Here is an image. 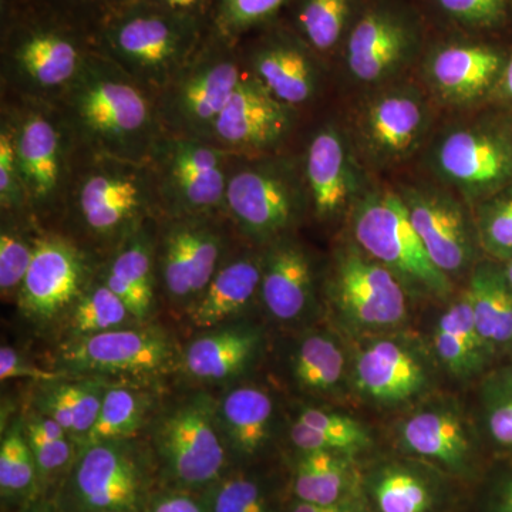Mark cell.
Instances as JSON below:
<instances>
[{
    "label": "cell",
    "mask_w": 512,
    "mask_h": 512,
    "mask_svg": "<svg viewBox=\"0 0 512 512\" xmlns=\"http://www.w3.org/2000/svg\"><path fill=\"white\" fill-rule=\"evenodd\" d=\"M55 104L86 153L148 163L164 136L154 97L96 47Z\"/></svg>",
    "instance_id": "6da1fadb"
},
{
    "label": "cell",
    "mask_w": 512,
    "mask_h": 512,
    "mask_svg": "<svg viewBox=\"0 0 512 512\" xmlns=\"http://www.w3.org/2000/svg\"><path fill=\"white\" fill-rule=\"evenodd\" d=\"M208 33V26L148 0H126L101 15L93 45L156 100Z\"/></svg>",
    "instance_id": "7a4b0ae2"
},
{
    "label": "cell",
    "mask_w": 512,
    "mask_h": 512,
    "mask_svg": "<svg viewBox=\"0 0 512 512\" xmlns=\"http://www.w3.org/2000/svg\"><path fill=\"white\" fill-rule=\"evenodd\" d=\"M64 207L90 237L114 241L116 245L144 222L161 214L148 163L82 150Z\"/></svg>",
    "instance_id": "3957f363"
},
{
    "label": "cell",
    "mask_w": 512,
    "mask_h": 512,
    "mask_svg": "<svg viewBox=\"0 0 512 512\" xmlns=\"http://www.w3.org/2000/svg\"><path fill=\"white\" fill-rule=\"evenodd\" d=\"M245 73L237 43L210 30L190 62L156 96L163 133L208 141Z\"/></svg>",
    "instance_id": "277c9868"
},
{
    "label": "cell",
    "mask_w": 512,
    "mask_h": 512,
    "mask_svg": "<svg viewBox=\"0 0 512 512\" xmlns=\"http://www.w3.org/2000/svg\"><path fill=\"white\" fill-rule=\"evenodd\" d=\"M2 119L12 130L29 212L64 207L80 150L62 111L47 101L19 97L3 109Z\"/></svg>",
    "instance_id": "5b68a950"
},
{
    "label": "cell",
    "mask_w": 512,
    "mask_h": 512,
    "mask_svg": "<svg viewBox=\"0 0 512 512\" xmlns=\"http://www.w3.org/2000/svg\"><path fill=\"white\" fill-rule=\"evenodd\" d=\"M73 26L53 16H25L3 40V80L22 99L55 104L93 50Z\"/></svg>",
    "instance_id": "8992f818"
},
{
    "label": "cell",
    "mask_w": 512,
    "mask_h": 512,
    "mask_svg": "<svg viewBox=\"0 0 512 512\" xmlns=\"http://www.w3.org/2000/svg\"><path fill=\"white\" fill-rule=\"evenodd\" d=\"M308 200L305 178L285 160L232 156L224 214L247 237L278 241Z\"/></svg>",
    "instance_id": "52a82bcc"
},
{
    "label": "cell",
    "mask_w": 512,
    "mask_h": 512,
    "mask_svg": "<svg viewBox=\"0 0 512 512\" xmlns=\"http://www.w3.org/2000/svg\"><path fill=\"white\" fill-rule=\"evenodd\" d=\"M231 158L208 141L164 134L148 158L163 217L224 214Z\"/></svg>",
    "instance_id": "ba28073f"
},
{
    "label": "cell",
    "mask_w": 512,
    "mask_h": 512,
    "mask_svg": "<svg viewBox=\"0 0 512 512\" xmlns=\"http://www.w3.org/2000/svg\"><path fill=\"white\" fill-rule=\"evenodd\" d=\"M353 232L363 251L397 278L437 295L450 289L447 275L431 261L397 192L366 195L353 215Z\"/></svg>",
    "instance_id": "9c48e42d"
},
{
    "label": "cell",
    "mask_w": 512,
    "mask_h": 512,
    "mask_svg": "<svg viewBox=\"0 0 512 512\" xmlns=\"http://www.w3.org/2000/svg\"><path fill=\"white\" fill-rule=\"evenodd\" d=\"M221 217L224 214L164 217L157 241V275L174 303L190 308L224 262Z\"/></svg>",
    "instance_id": "30bf717a"
},
{
    "label": "cell",
    "mask_w": 512,
    "mask_h": 512,
    "mask_svg": "<svg viewBox=\"0 0 512 512\" xmlns=\"http://www.w3.org/2000/svg\"><path fill=\"white\" fill-rule=\"evenodd\" d=\"M220 429L217 409L207 397H195L164 417L157 446L175 480L204 485L220 477L225 466Z\"/></svg>",
    "instance_id": "8fae6325"
},
{
    "label": "cell",
    "mask_w": 512,
    "mask_h": 512,
    "mask_svg": "<svg viewBox=\"0 0 512 512\" xmlns=\"http://www.w3.org/2000/svg\"><path fill=\"white\" fill-rule=\"evenodd\" d=\"M92 281L89 259L79 245L62 235H39L18 295L20 311L36 322H50L70 312Z\"/></svg>",
    "instance_id": "7c38bea8"
},
{
    "label": "cell",
    "mask_w": 512,
    "mask_h": 512,
    "mask_svg": "<svg viewBox=\"0 0 512 512\" xmlns=\"http://www.w3.org/2000/svg\"><path fill=\"white\" fill-rule=\"evenodd\" d=\"M293 110L247 72L218 117L208 143L231 156H265L291 134Z\"/></svg>",
    "instance_id": "4fadbf2b"
},
{
    "label": "cell",
    "mask_w": 512,
    "mask_h": 512,
    "mask_svg": "<svg viewBox=\"0 0 512 512\" xmlns=\"http://www.w3.org/2000/svg\"><path fill=\"white\" fill-rule=\"evenodd\" d=\"M62 359L76 372L154 375L173 363L174 348L158 330L121 328L74 339Z\"/></svg>",
    "instance_id": "5bb4252c"
},
{
    "label": "cell",
    "mask_w": 512,
    "mask_h": 512,
    "mask_svg": "<svg viewBox=\"0 0 512 512\" xmlns=\"http://www.w3.org/2000/svg\"><path fill=\"white\" fill-rule=\"evenodd\" d=\"M335 296L346 318L366 328L394 326L406 316V293L400 279L386 266L359 252L340 256Z\"/></svg>",
    "instance_id": "9a60e30c"
},
{
    "label": "cell",
    "mask_w": 512,
    "mask_h": 512,
    "mask_svg": "<svg viewBox=\"0 0 512 512\" xmlns=\"http://www.w3.org/2000/svg\"><path fill=\"white\" fill-rule=\"evenodd\" d=\"M416 45L417 30L409 16L376 6L366 10L350 30L346 62L359 82L376 83L397 72Z\"/></svg>",
    "instance_id": "2e32d148"
},
{
    "label": "cell",
    "mask_w": 512,
    "mask_h": 512,
    "mask_svg": "<svg viewBox=\"0 0 512 512\" xmlns=\"http://www.w3.org/2000/svg\"><path fill=\"white\" fill-rule=\"evenodd\" d=\"M312 52L296 33L272 30L249 50L247 72L276 100L295 109L312 100L318 90Z\"/></svg>",
    "instance_id": "e0dca14e"
},
{
    "label": "cell",
    "mask_w": 512,
    "mask_h": 512,
    "mask_svg": "<svg viewBox=\"0 0 512 512\" xmlns=\"http://www.w3.org/2000/svg\"><path fill=\"white\" fill-rule=\"evenodd\" d=\"M426 127V104L412 89H393L370 100L359 121L363 147L382 164L409 157Z\"/></svg>",
    "instance_id": "ac0fdd59"
},
{
    "label": "cell",
    "mask_w": 512,
    "mask_h": 512,
    "mask_svg": "<svg viewBox=\"0 0 512 512\" xmlns=\"http://www.w3.org/2000/svg\"><path fill=\"white\" fill-rule=\"evenodd\" d=\"M400 195L433 264L446 275L466 269L471 256L470 232L458 202L427 188H404Z\"/></svg>",
    "instance_id": "d6986e66"
},
{
    "label": "cell",
    "mask_w": 512,
    "mask_h": 512,
    "mask_svg": "<svg viewBox=\"0 0 512 512\" xmlns=\"http://www.w3.org/2000/svg\"><path fill=\"white\" fill-rule=\"evenodd\" d=\"M73 481L80 504L92 512L131 510L140 498V471L120 441L84 447Z\"/></svg>",
    "instance_id": "ffe728a7"
},
{
    "label": "cell",
    "mask_w": 512,
    "mask_h": 512,
    "mask_svg": "<svg viewBox=\"0 0 512 512\" xmlns=\"http://www.w3.org/2000/svg\"><path fill=\"white\" fill-rule=\"evenodd\" d=\"M441 177L464 194L476 195L500 184L511 170L507 148L477 128L450 131L436 148Z\"/></svg>",
    "instance_id": "44dd1931"
},
{
    "label": "cell",
    "mask_w": 512,
    "mask_h": 512,
    "mask_svg": "<svg viewBox=\"0 0 512 512\" xmlns=\"http://www.w3.org/2000/svg\"><path fill=\"white\" fill-rule=\"evenodd\" d=\"M153 227L154 218L121 239L100 275L136 320L150 316L156 299L157 242Z\"/></svg>",
    "instance_id": "7402d4cb"
},
{
    "label": "cell",
    "mask_w": 512,
    "mask_h": 512,
    "mask_svg": "<svg viewBox=\"0 0 512 512\" xmlns=\"http://www.w3.org/2000/svg\"><path fill=\"white\" fill-rule=\"evenodd\" d=\"M303 178L309 201L320 218L336 217L348 207L355 194V171L336 128H320L313 136L306 151Z\"/></svg>",
    "instance_id": "603a6c76"
},
{
    "label": "cell",
    "mask_w": 512,
    "mask_h": 512,
    "mask_svg": "<svg viewBox=\"0 0 512 512\" xmlns=\"http://www.w3.org/2000/svg\"><path fill=\"white\" fill-rule=\"evenodd\" d=\"M501 66V56L490 47L451 43L434 50L427 63V73L443 99L466 104L490 89Z\"/></svg>",
    "instance_id": "cb8c5ba5"
},
{
    "label": "cell",
    "mask_w": 512,
    "mask_h": 512,
    "mask_svg": "<svg viewBox=\"0 0 512 512\" xmlns=\"http://www.w3.org/2000/svg\"><path fill=\"white\" fill-rule=\"evenodd\" d=\"M259 295L266 311L282 322L295 320L306 311L312 296V269L299 245L278 239L262 256Z\"/></svg>",
    "instance_id": "d4e9b609"
},
{
    "label": "cell",
    "mask_w": 512,
    "mask_h": 512,
    "mask_svg": "<svg viewBox=\"0 0 512 512\" xmlns=\"http://www.w3.org/2000/svg\"><path fill=\"white\" fill-rule=\"evenodd\" d=\"M262 258L252 255L225 258L210 285L190 306L192 323L208 329L238 315L261 289Z\"/></svg>",
    "instance_id": "484cf974"
},
{
    "label": "cell",
    "mask_w": 512,
    "mask_h": 512,
    "mask_svg": "<svg viewBox=\"0 0 512 512\" xmlns=\"http://www.w3.org/2000/svg\"><path fill=\"white\" fill-rule=\"evenodd\" d=\"M357 387L380 402H403L423 387V367L409 350L390 340L367 348L356 362Z\"/></svg>",
    "instance_id": "4316f807"
},
{
    "label": "cell",
    "mask_w": 512,
    "mask_h": 512,
    "mask_svg": "<svg viewBox=\"0 0 512 512\" xmlns=\"http://www.w3.org/2000/svg\"><path fill=\"white\" fill-rule=\"evenodd\" d=\"M259 335L251 328H227L200 336L184 353V366L192 377L224 382L239 375L254 357Z\"/></svg>",
    "instance_id": "83f0119b"
},
{
    "label": "cell",
    "mask_w": 512,
    "mask_h": 512,
    "mask_svg": "<svg viewBox=\"0 0 512 512\" xmlns=\"http://www.w3.org/2000/svg\"><path fill=\"white\" fill-rule=\"evenodd\" d=\"M274 404L258 387L242 386L225 394L217 407L218 423L229 443L242 454H254L269 437Z\"/></svg>",
    "instance_id": "f1b7e54d"
},
{
    "label": "cell",
    "mask_w": 512,
    "mask_h": 512,
    "mask_svg": "<svg viewBox=\"0 0 512 512\" xmlns=\"http://www.w3.org/2000/svg\"><path fill=\"white\" fill-rule=\"evenodd\" d=\"M106 393L103 384L94 380L83 382H53L52 387L40 396V413L52 417L83 444L100 413Z\"/></svg>",
    "instance_id": "f546056e"
},
{
    "label": "cell",
    "mask_w": 512,
    "mask_h": 512,
    "mask_svg": "<svg viewBox=\"0 0 512 512\" xmlns=\"http://www.w3.org/2000/svg\"><path fill=\"white\" fill-rule=\"evenodd\" d=\"M404 444L420 454L448 466H458L467 456L468 440L463 424L447 412L420 413L403 427Z\"/></svg>",
    "instance_id": "4dcf8cb0"
},
{
    "label": "cell",
    "mask_w": 512,
    "mask_h": 512,
    "mask_svg": "<svg viewBox=\"0 0 512 512\" xmlns=\"http://www.w3.org/2000/svg\"><path fill=\"white\" fill-rule=\"evenodd\" d=\"M466 295L483 342H511L512 291L505 276L487 266L478 268Z\"/></svg>",
    "instance_id": "1f68e13d"
},
{
    "label": "cell",
    "mask_w": 512,
    "mask_h": 512,
    "mask_svg": "<svg viewBox=\"0 0 512 512\" xmlns=\"http://www.w3.org/2000/svg\"><path fill=\"white\" fill-rule=\"evenodd\" d=\"M291 439L302 451L353 453L370 446V437L362 424L350 417L309 409L293 424Z\"/></svg>",
    "instance_id": "d6a6232c"
},
{
    "label": "cell",
    "mask_w": 512,
    "mask_h": 512,
    "mask_svg": "<svg viewBox=\"0 0 512 512\" xmlns=\"http://www.w3.org/2000/svg\"><path fill=\"white\" fill-rule=\"evenodd\" d=\"M483 345L466 295L441 316L434 333L437 355L450 372L466 375L477 365Z\"/></svg>",
    "instance_id": "836d02e7"
},
{
    "label": "cell",
    "mask_w": 512,
    "mask_h": 512,
    "mask_svg": "<svg viewBox=\"0 0 512 512\" xmlns=\"http://www.w3.org/2000/svg\"><path fill=\"white\" fill-rule=\"evenodd\" d=\"M342 453L308 451L296 468L295 493L302 503L339 504L348 490L349 466Z\"/></svg>",
    "instance_id": "e575fe53"
},
{
    "label": "cell",
    "mask_w": 512,
    "mask_h": 512,
    "mask_svg": "<svg viewBox=\"0 0 512 512\" xmlns=\"http://www.w3.org/2000/svg\"><path fill=\"white\" fill-rule=\"evenodd\" d=\"M148 409L150 399L147 394L121 386L106 389L99 416L83 441V447L133 436L146 421Z\"/></svg>",
    "instance_id": "d590c367"
},
{
    "label": "cell",
    "mask_w": 512,
    "mask_h": 512,
    "mask_svg": "<svg viewBox=\"0 0 512 512\" xmlns=\"http://www.w3.org/2000/svg\"><path fill=\"white\" fill-rule=\"evenodd\" d=\"M70 329L74 338L97 335L124 328L131 320H136L103 279H93L86 291L74 303L69 312Z\"/></svg>",
    "instance_id": "8d00e7d4"
},
{
    "label": "cell",
    "mask_w": 512,
    "mask_h": 512,
    "mask_svg": "<svg viewBox=\"0 0 512 512\" xmlns=\"http://www.w3.org/2000/svg\"><path fill=\"white\" fill-rule=\"evenodd\" d=\"M353 0H299L296 6V35L312 50L325 53L345 35Z\"/></svg>",
    "instance_id": "74e56055"
},
{
    "label": "cell",
    "mask_w": 512,
    "mask_h": 512,
    "mask_svg": "<svg viewBox=\"0 0 512 512\" xmlns=\"http://www.w3.org/2000/svg\"><path fill=\"white\" fill-rule=\"evenodd\" d=\"M345 359L336 343L326 336L303 339L293 359V373L302 389L328 392L342 379Z\"/></svg>",
    "instance_id": "f35d334b"
},
{
    "label": "cell",
    "mask_w": 512,
    "mask_h": 512,
    "mask_svg": "<svg viewBox=\"0 0 512 512\" xmlns=\"http://www.w3.org/2000/svg\"><path fill=\"white\" fill-rule=\"evenodd\" d=\"M288 0H212L211 32L231 42L261 28L278 15Z\"/></svg>",
    "instance_id": "ab89813d"
},
{
    "label": "cell",
    "mask_w": 512,
    "mask_h": 512,
    "mask_svg": "<svg viewBox=\"0 0 512 512\" xmlns=\"http://www.w3.org/2000/svg\"><path fill=\"white\" fill-rule=\"evenodd\" d=\"M20 215H3L0 232V291L3 296L19 295L35 255L37 237H29L18 224Z\"/></svg>",
    "instance_id": "60d3db41"
},
{
    "label": "cell",
    "mask_w": 512,
    "mask_h": 512,
    "mask_svg": "<svg viewBox=\"0 0 512 512\" xmlns=\"http://www.w3.org/2000/svg\"><path fill=\"white\" fill-rule=\"evenodd\" d=\"M36 461L22 423H15L0 446V490L3 495L28 493L35 483Z\"/></svg>",
    "instance_id": "b9f144b4"
},
{
    "label": "cell",
    "mask_w": 512,
    "mask_h": 512,
    "mask_svg": "<svg viewBox=\"0 0 512 512\" xmlns=\"http://www.w3.org/2000/svg\"><path fill=\"white\" fill-rule=\"evenodd\" d=\"M376 501L382 512H426L431 495L420 478L393 471L377 484Z\"/></svg>",
    "instance_id": "7bdbcfd3"
},
{
    "label": "cell",
    "mask_w": 512,
    "mask_h": 512,
    "mask_svg": "<svg viewBox=\"0 0 512 512\" xmlns=\"http://www.w3.org/2000/svg\"><path fill=\"white\" fill-rule=\"evenodd\" d=\"M0 207L3 215L29 214L12 130L5 119L0 124Z\"/></svg>",
    "instance_id": "ee69618b"
},
{
    "label": "cell",
    "mask_w": 512,
    "mask_h": 512,
    "mask_svg": "<svg viewBox=\"0 0 512 512\" xmlns=\"http://www.w3.org/2000/svg\"><path fill=\"white\" fill-rule=\"evenodd\" d=\"M481 238L494 254H512V191L485 205L480 214Z\"/></svg>",
    "instance_id": "f6af8a7d"
},
{
    "label": "cell",
    "mask_w": 512,
    "mask_h": 512,
    "mask_svg": "<svg viewBox=\"0 0 512 512\" xmlns=\"http://www.w3.org/2000/svg\"><path fill=\"white\" fill-rule=\"evenodd\" d=\"M211 512H269L261 488L245 477H232L218 485Z\"/></svg>",
    "instance_id": "bcb514c9"
},
{
    "label": "cell",
    "mask_w": 512,
    "mask_h": 512,
    "mask_svg": "<svg viewBox=\"0 0 512 512\" xmlns=\"http://www.w3.org/2000/svg\"><path fill=\"white\" fill-rule=\"evenodd\" d=\"M439 8L456 22L470 28H490L507 15L510 0H436Z\"/></svg>",
    "instance_id": "7dc6e473"
},
{
    "label": "cell",
    "mask_w": 512,
    "mask_h": 512,
    "mask_svg": "<svg viewBox=\"0 0 512 512\" xmlns=\"http://www.w3.org/2000/svg\"><path fill=\"white\" fill-rule=\"evenodd\" d=\"M25 431L35 457L37 471L49 474L69 463L72 458V444L69 439H50L28 427H25Z\"/></svg>",
    "instance_id": "c3c4849f"
},
{
    "label": "cell",
    "mask_w": 512,
    "mask_h": 512,
    "mask_svg": "<svg viewBox=\"0 0 512 512\" xmlns=\"http://www.w3.org/2000/svg\"><path fill=\"white\" fill-rule=\"evenodd\" d=\"M18 377H28V379L46 383H53L60 379L59 373L40 369L28 362L18 350L10 348V346H2L0 349V379L5 382L9 379H18Z\"/></svg>",
    "instance_id": "681fc988"
},
{
    "label": "cell",
    "mask_w": 512,
    "mask_h": 512,
    "mask_svg": "<svg viewBox=\"0 0 512 512\" xmlns=\"http://www.w3.org/2000/svg\"><path fill=\"white\" fill-rule=\"evenodd\" d=\"M175 15L197 20L202 25L211 26L212 0H148Z\"/></svg>",
    "instance_id": "f907efd6"
},
{
    "label": "cell",
    "mask_w": 512,
    "mask_h": 512,
    "mask_svg": "<svg viewBox=\"0 0 512 512\" xmlns=\"http://www.w3.org/2000/svg\"><path fill=\"white\" fill-rule=\"evenodd\" d=\"M491 436L504 446H512V394L494 407L488 419Z\"/></svg>",
    "instance_id": "816d5d0a"
},
{
    "label": "cell",
    "mask_w": 512,
    "mask_h": 512,
    "mask_svg": "<svg viewBox=\"0 0 512 512\" xmlns=\"http://www.w3.org/2000/svg\"><path fill=\"white\" fill-rule=\"evenodd\" d=\"M150 512H205L197 501L184 495H171L158 500Z\"/></svg>",
    "instance_id": "f5cc1de1"
},
{
    "label": "cell",
    "mask_w": 512,
    "mask_h": 512,
    "mask_svg": "<svg viewBox=\"0 0 512 512\" xmlns=\"http://www.w3.org/2000/svg\"><path fill=\"white\" fill-rule=\"evenodd\" d=\"M293 512H355L350 510L349 507L343 504H332V505H319V504H309L302 503L296 505L295 510Z\"/></svg>",
    "instance_id": "db71d44e"
},
{
    "label": "cell",
    "mask_w": 512,
    "mask_h": 512,
    "mask_svg": "<svg viewBox=\"0 0 512 512\" xmlns=\"http://www.w3.org/2000/svg\"><path fill=\"white\" fill-rule=\"evenodd\" d=\"M74 2L86 3V5H96L97 8L101 9V15L107 10L113 8V6L119 5L121 2L126 0H74Z\"/></svg>",
    "instance_id": "11a10c76"
},
{
    "label": "cell",
    "mask_w": 512,
    "mask_h": 512,
    "mask_svg": "<svg viewBox=\"0 0 512 512\" xmlns=\"http://www.w3.org/2000/svg\"><path fill=\"white\" fill-rule=\"evenodd\" d=\"M503 79L505 93H507L508 96L512 97V57L510 63H508L507 67H505Z\"/></svg>",
    "instance_id": "9f6ffc18"
},
{
    "label": "cell",
    "mask_w": 512,
    "mask_h": 512,
    "mask_svg": "<svg viewBox=\"0 0 512 512\" xmlns=\"http://www.w3.org/2000/svg\"><path fill=\"white\" fill-rule=\"evenodd\" d=\"M505 281H507L508 286H510L512 291V262L510 265L507 266V269H505Z\"/></svg>",
    "instance_id": "6f0895ef"
},
{
    "label": "cell",
    "mask_w": 512,
    "mask_h": 512,
    "mask_svg": "<svg viewBox=\"0 0 512 512\" xmlns=\"http://www.w3.org/2000/svg\"><path fill=\"white\" fill-rule=\"evenodd\" d=\"M507 512H512V490H511L510 495H508Z\"/></svg>",
    "instance_id": "680465c9"
},
{
    "label": "cell",
    "mask_w": 512,
    "mask_h": 512,
    "mask_svg": "<svg viewBox=\"0 0 512 512\" xmlns=\"http://www.w3.org/2000/svg\"><path fill=\"white\" fill-rule=\"evenodd\" d=\"M32 512H50V511L46 510V508H36V510H33Z\"/></svg>",
    "instance_id": "91938a15"
},
{
    "label": "cell",
    "mask_w": 512,
    "mask_h": 512,
    "mask_svg": "<svg viewBox=\"0 0 512 512\" xmlns=\"http://www.w3.org/2000/svg\"><path fill=\"white\" fill-rule=\"evenodd\" d=\"M97 512H124V511H120V510H111V511H97Z\"/></svg>",
    "instance_id": "94428289"
}]
</instances>
